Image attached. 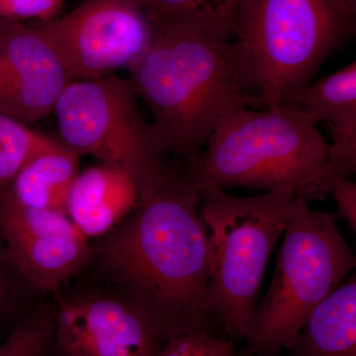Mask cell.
Listing matches in <instances>:
<instances>
[{"label": "cell", "mask_w": 356, "mask_h": 356, "mask_svg": "<svg viewBox=\"0 0 356 356\" xmlns=\"http://www.w3.org/2000/svg\"><path fill=\"white\" fill-rule=\"evenodd\" d=\"M201 194L185 170L168 168L133 212L89 241L86 270L139 309L168 341L219 324L208 295L209 231Z\"/></svg>", "instance_id": "1"}, {"label": "cell", "mask_w": 356, "mask_h": 356, "mask_svg": "<svg viewBox=\"0 0 356 356\" xmlns=\"http://www.w3.org/2000/svg\"><path fill=\"white\" fill-rule=\"evenodd\" d=\"M147 50L128 70L136 95L170 154L197 158L220 121L238 107L254 108L232 40L182 23H156Z\"/></svg>", "instance_id": "2"}, {"label": "cell", "mask_w": 356, "mask_h": 356, "mask_svg": "<svg viewBox=\"0 0 356 356\" xmlns=\"http://www.w3.org/2000/svg\"><path fill=\"white\" fill-rule=\"evenodd\" d=\"M238 107L211 134L197 158L186 163L197 187H247L287 191L308 200L327 193V144L303 110L280 103Z\"/></svg>", "instance_id": "3"}, {"label": "cell", "mask_w": 356, "mask_h": 356, "mask_svg": "<svg viewBox=\"0 0 356 356\" xmlns=\"http://www.w3.org/2000/svg\"><path fill=\"white\" fill-rule=\"evenodd\" d=\"M355 31L343 0H252L232 42L254 108L284 103Z\"/></svg>", "instance_id": "4"}, {"label": "cell", "mask_w": 356, "mask_h": 356, "mask_svg": "<svg viewBox=\"0 0 356 356\" xmlns=\"http://www.w3.org/2000/svg\"><path fill=\"white\" fill-rule=\"evenodd\" d=\"M355 267L334 217L297 196L268 290L248 321V355L280 356L291 350L312 312Z\"/></svg>", "instance_id": "5"}, {"label": "cell", "mask_w": 356, "mask_h": 356, "mask_svg": "<svg viewBox=\"0 0 356 356\" xmlns=\"http://www.w3.org/2000/svg\"><path fill=\"white\" fill-rule=\"evenodd\" d=\"M200 214L209 231L208 295L218 322L232 339L245 337L248 321L295 196L270 191L236 197L213 186L197 187Z\"/></svg>", "instance_id": "6"}, {"label": "cell", "mask_w": 356, "mask_h": 356, "mask_svg": "<svg viewBox=\"0 0 356 356\" xmlns=\"http://www.w3.org/2000/svg\"><path fill=\"white\" fill-rule=\"evenodd\" d=\"M129 79H72L53 114L60 140L79 156L125 170L145 192L168 172L165 140L140 111Z\"/></svg>", "instance_id": "7"}, {"label": "cell", "mask_w": 356, "mask_h": 356, "mask_svg": "<svg viewBox=\"0 0 356 356\" xmlns=\"http://www.w3.org/2000/svg\"><path fill=\"white\" fill-rule=\"evenodd\" d=\"M31 25L51 44L72 79L128 70L154 38L142 0H84L69 13Z\"/></svg>", "instance_id": "8"}, {"label": "cell", "mask_w": 356, "mask_h": 356, "mask_svg": "<svg viewBox=\"0 0 356 356\" xmlns=\"http://www.w3.org/2000/svg\"><path fill=\"white\" fill-rule=\"evenodd\" d=\"M51 297V356H158L168 341L139 309L108 288Z\"/></svg>", "instance_id": "9"}, {"label": "cell", "mask_w": 356, "mask_h": 356, "mask_svg": "<svg viewBox=\"0 0 356 356\" xmlns=\"http://www.w3.org/2000/svg\"><path fill=\"white\" fill-rule=\"evenodd\" d=\"M0 234L20 270L44 296L64 290L90 261V242L65 213L0 201Z\"/></svg>", "instance_id": "10"}, {"label": "cell", "mask_w": 356, "mask_h": 356, "mask_svg": "<svg viewBox=\"0 0 356 356\" xmlns=\"http://www.w3.org/2000/svg\"><path fill=\"white\" fill-rule=\"evenodd\" d=\"M72 81L34 26L0 18V112L26 124L43 120Z\"/></svg>", "instance_id": "11"}, {"label": "cell", "mask_w": 356, "mask_h": 356, "mask_svg": "<svg viewBox=\"0 0 356 356\" xmlns=\"http://www.w3.org/2000/svg\"><path fill=\"white\" fill-rule=\"evenodd\" d=\"M303 110L314 125L327 124L332 144L327 145L325 177H350L356 172V63L309 83L288 96Z\"/></svg>", "instance_id": "12"}, {"label": "cell", "mask_w": 356, "mask_h": 356, "mask_svg": "<svg viewBox=\"0 0 356 356\" xmlns=\"http://www.w3.org/2000/svg\"><path fill=\"white\" fill-rule=\"evenodd\" d=\"M142 191L125 170L99 163L79 172L65 215L88 241L107 235L135 209Z\"/></svg>", "instance_id": "13"}, {"label": "cell", "mask_w": 356, "mask_h": 356, "mask_svg": "<svg viewBox=\"0 0 356 356\" xmlns=\"http://www.w3.org/2000/svg\"><path fill=\"white\" fill-rule=\"evenodd\" d=\"M79 159L60 139L51 137L21 166L0 201L65 214L70 189L81 172Z\"/></svg>", "instance_id": "14"}, {"label": "cell", "mask_w": 356, "mask_h": 356, "mask_svg": "<svg viewBox=\"0 0 356 356\" xmlns=\"http://www.w3.org/2000/svg\"><path fill=\"white\" fill-rule=\"evenodd\" d=\"M288 356H356L355 273L312 312Z\"/></svg>", "instance_id": "15"}, {"label": "cell", "mask_w": 356, "mask_h": 356, "mask_svg": "<svg viewBox=\"0 0 356 356\" xmlns=\"http://www.w3.org/2000/svg\"><path fill=\"white\" fill-rule=\"evenodd\" d=\"M252 0H142L152 24L182 23L222 40L233 39Z\"/></svg>", "instance_id": "16"}, {"label": "cell", "mask_w": 356, "mask_h": 356, "mask_svg": "<svg viewBox=\"0 0 356 356\" xmlns=\"http://www.w3.org/2000/svg\"><path fill=\"white\" fill-rule=\"evenodd\" d=\"M47 297L30 284L0 234V343Z\"/></svg>", "instance_id": "17"}, {"label": "cell", "mask_w": 356, "mask_h": 356, "mask_svg": "<svg viewBox=\"0 0 356 356\" xmlns=\"http://www.w3.org/2000/svg\"><path fill=\"white\" fill-rule=\"evenodd\" d=\"M51 138L0 112V195L28 158Z\"/></svg>", "instance_id": "18"}, {"label": "cell", "mask_w": 356, "mask_h": 356, "mask_svg": "<svg viewBox=\"0 0 356 356\" xmlns=\"http://www.w3.org/2000/svg\"><path fill=\"white\" fill-rule=\"evenodd\" d=\"M54 315L55 307L49 297L0 343V356H50Z\"/></svg>", "instance_id": "19"}, {"label": "cell", "mask_w": 356, "mask_h": 356, "mask_svg": "<svg viewBox=\"0 0 356 356\" xmlns=\"http://www.w3.org/2000/svg\"><path fill=\"white\" fill-rule=\"evenodd\" d=\"M158 356H236L233 341L209 332H188L166 341Z\"/></svg>", "instance_id": "20"}, {"label": "cell", "mask_w": 356, "mask_h": 356, "mask_svg": "<svg viewBox=\"0 0 356 356\" xmlns=\"http://www.w3.org/2000/svg\"><path fill=\"white\" fill-rule=\"evenodd\" d=\"M65 0H0V18L46 22L62 15Z\"/></svg>", "instance_id": "21"}, {"label": "cell", "mask_w": 356, "mask_h": 356, "mask_svg": "<svg viewBox=\"0 0 356 356\" xmlns=\"http://www.w3.org/2000/svg\"><path fill=\"white\" fill-rule=\"evenodd\" d=\"M327 192L336 201L339 215L356 232V184L348 177L329 175L325 177Z\"/></svg>", "instance_id": "22"}, {"label": "cell", "mask_w": 356, "mask_h": 356, "mask_svg": "<svg viewBox=\"0 0 356 356\" xmlns=\"http://www.w3.org/2000/svg\"><path fill=\"white\" fill-rule=\"evenodd\" d=\"M343 1L346 2L348 8H350L353 13L356 14V0H343Z\"/></svg>", "instance_id": "23"}, {"label": "cell", "mask_w": 356, "mask_h": 356, "mask_svg": "<svg viewBox=\"0 0 356 356\" xmlns=\"http://www.w3.org/2000/svg\"><path fill=\"white\" fill-rule=\"evenodd\" d=\"M51 356V355H50Z\"/></svg>", "instance_id": "24"}]
</instances>
